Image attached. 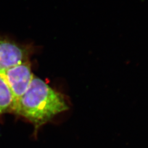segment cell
<instances>
[{
  "instance_id": "6da1fadb",
  "label": "cell",
  "mask_w": 148,
  "mask_h": 148,
  "mask_svg": "<svg viewBox=\"0 0 148 148\" xmlns=\"http://www.w3.org/2000/svg\"><path fill=\"white\" fill-rule=\"evenodd\" d=\"M69 108L67 99L62 93L34 75L27 91L15 104L12 112L33 123L36 134L41 126Z\"/></svg>"
},
{
  "instance_id": "7a4b0ae2",
  "label": "cell",
  "mask_w": 148,
  "mask_h": 148,
  "mask_svg": "<svg viewBox=\"0 0 148 148\" xmlns=\"http://www.w3.org/2000/svg\"><path fill=\"white\" fill-rule=\"evenodd\" d=\"M34 47L0 36V73L16 65L29 61Z\"/></svg>"
},
{
  "instance_id": "3957f363",
  "label": "cell",
  "mask_w": 148,
  "mask_h": 148,
  "mask_svg": "<svg viewBox=\"0 0 148 148\" xmlns=\"http://www.w3.org/2000/svg\"><path fill=\"white\" fill-rule=\"evenodd\" d=\"M34 75L30 61L16 65L0 73V76L6 81L12 92L14 108L29 88Z\"/></svg>"
},
{
  "instance_id": "277c9868",
  "label": "cell",
  "mask_w": 148,
  "mask_h": 148,
  "mask_svg": "<svg viewBox=\"0 0 148 148\" xmlns=\"http://www.w3.org/2000/svg\"><path fill=\"white\" fill-rule=\"evenodd\" d=\"M14 105L12 92L6 81L0 76V116L7 112H12Z\"/></svg>"
}]
</instances>
